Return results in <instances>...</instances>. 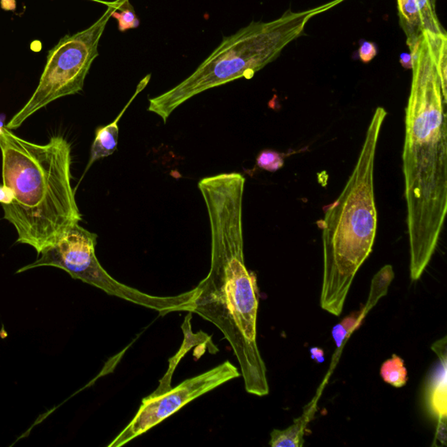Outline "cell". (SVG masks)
<instances>
[{
  "instance_id": "1",
  "label": "cell",
  "mask_w": 447,
  "mask_h": 447,
  "mask_svg": "<svg viewBox=\"0 0 447 447\" xmlns=\"http://www.w3.org/2000/svg\"><path fill=\"white\" fill-rule=\"evenodd\" d=\"M245 180L231 173L203 178L199 189L209 216V274L195 288L192 313L214 323L240 365L245 388L255 396L269 393L267 368L257 345L258 288L245 264L243 196Z\"/></svg>"
},
{
  "instance_id": "2",
  "label": "cell",
  "mask_w": 447,
  "mask_h": 447,
  "mask_svg": "<svg viewBox=\"0 0 447 447\" xmlns=\"http://www.w3.org/2000/svg\"><path fill=\"white\" fill-rule=\"evenodd\" d=\"M446 35L424 31L410 48L412 81L402 159L412 281L429 265L447 214V88L438 68Z\"/></svg>"
},
{
  "instance_id": "3",
  "label": "cell",
  "mask_w": 447,
  "mask_h": 447,
  "mask_svg": "<svg viewBox=\"0 0 447 447\" xmlns=\"http://www.w3.org/2000/svg\"><path fill=\"white\" fill-rule=\"evenodd\" d=\"M0 151L3 185L13 193L12 203L2 206L3 219L16 229L18 243L40 255L81 221L71 182V145L61 136L32 143L5 127Z\"/></svg>"
},
{
  "instance_id": "4",
  "label": "cell",
  "mask_w": 447,
  "mask_h": 447,
  "mask_svg": "<svg viewBox=\"0 0 447 447\" xmlns=\"http://www.w3.org/2000/svg\"><path fill=\"white\" fill-rule=\"evenodd\" d=\"M387 112L376 109L359 159L344 190L324 208L319 221L323 247L321 307L339 316L359 268L371 255L378 229L374 170L380 133Z\"/></svg>"
},
{
  "instance_id": "5",
  "label": "cell",
  "mask_w": 447,
  "mask_h": 447,
  "mask_svg": "<svg viewBox=\"0 0 447 447\" xmlns=\"http://www.w3.org/2000/svg\"><path fill=\"white\" fill-rule=\"evenodd\" d=\"M342 1L335 0L301 13L288 11L277 20L252 22L234 35L225 37L191 76L170 91L150 99L148 111L166 122L175 110L201 93L241 78L251 79L274 62L286 45L303 35L310 18Z\"/></svg>"
},
{
  "instance_id": "6",
  "label": "cell",
  "mask_w": 447,
  "mask_h": 447,
  "mask_svg": "<svg viewBox=\"0 0 447 447\" xmlns=\"http://www.w3.org/2000/svg\"><path fill=\"white\" fill-rule=\"evenodd\" d=\"M96 243L98 236L77 224L52 247L40 253L42 256L38 260L21 268L16 274L40 267L61 268L74 279L95 286L110 296L153 309L162 315L171 312L191 311L195 289L175 296H156L122 284L100 265L95 255Z\"/></svg>"
},
{
  "instance_id": "7",
  "label": "cell",
  "mask_w": 447,
  "mask_h": 447,
  "mask_svg": "<svg viewBox=\"0 0 447 447\" xmlns=\"http://www.w3.org/2000/svg\"><path fill=\"white\" fill-rule=\"evenodd\" d=\"M120 0L108 4L103 16L83 31L66 35L50 51L38 87L25 105L5 127L16 129L27 119L48 104L83 91L86 77L99 54L98 46L104 30Z\"/></svg>"
},
{
  "instance_id": "8",
  "label": "cell",
  "mask_w": 447,
  "mask_h": 447,
  "mask_svg": "<svg viewBox=\"0 0 447 447\" xmlns=\"http://www.w3.org/2000/svg\"><path fill=\"white\" fill-rule=\"evenodd\" d=\"M240 376L238 368L226 361L204 373L185 380L160 396L144 397L132 422L108 446L120 447L127 444L173 415L190 402Z\"/></svg>"
},
{
  "instance_id": "9",
  "label": "cell",
  "mask_w": 447,
  "mask_h": 447,
  "mask_svg": "<svg viewBox=\"0 0 447 447\" xmlns=\"http://www.w3.org/2000/svg\"><path fill=\"white\" fill-rule=\"evenodd\" d=\"M446 338L433 346L439 356L441 364L436 368L433 377L428 382L426 403L428 410L438 421L437 439L446 444Z\"/></svg>"
},
{
  "instance_id": "10",
  "label": "cell",
  "mask_w": 447,
  "mask_h": 447,
  "mask_svg": "<svg viewBox=\"0 0 447 447\" xmlns=\"http://www.w3.org/2000/svg\"><path fill=\"white\" fill-rule=\"evenodd\" d=\"M192 312H189L187 316H186L184 323L182 325V332L185 335V340L182 342L180 352L175 355L173 359L169 360V368L163 378L160 380L159 385L153 393L151 394V397L160 396L163 393H167L171 389V380H173L175 370L180 364L182 357L187 354L190 349L195 347V346L206 345L207 349L211 354H215L219 352L217 346L212 342L211 337L206 333L200 332L195 334L192 333L191 326Z\"/></svg>"
},
{
  "instance_id": "11",
  "label": "cell",
  "mask_w": 447,
  "mask_h": 447,
  "mask_svg": "<svg viewBox=\"0 0 447 447\" xmlns=\"http://www.w3.org/2000/svg\"><path fill=\"white\" fill-rule=\"evenodd\" d=\"M150 77L151 76H148L144 80L141 81L139 87H137L135 95H134L129 102L127 103L124 109L118 115V117L115 121L96 130L95 139L91 147V158H89L88 166L86 168L85 173H87L93 163L99 159L107 158V156L113 154L115 151L117 150L119 136L118 122L120 121L122 115L124 114V112L128 109V107L132 104L134 99L137 98V95L146 87Z\"/></svg>"
},
{
  "instance_id": "12",
  "label": "cell",
  "mask_w": 447,
  "mask_h": 447,
  "mask_svg": "<svg viewBox=\"0 0 447 447\" xmlns=\"http://www.w3.org/2000/svg\"><path fill=\"white\" fill-rule=\"evenodd\" d=\"M315 403L309 405L308 411L294 420L291 426L285 430H274L271 433L269 445L273 447H301L304 444V433L309 420L315 413Z\"/></svg>"
},
{
  "instance_id": "13",
  "label": "cell",
  "mask_w": 447,
  "mask_h": 447,
  "mask_svg": "<svg viewBox=\"0 0 447 447\" xmlns=\"http://www.w3.org/2000/svg\"><path fill=\"white\" fill-rule=\"evenodd\" d=\"M400 24L407 36L409 48L412 47L424 32L422 21L415 0H397Z\"/></svg>"
},
{
  "instance_id": "14",
  "label": "cell",
  "mask_w": 447,
  "mask_h": 447,
  "mask_svg": "<svg viewBox=\"0 0 447 447\" xmlns=\"http://www.w3.org/2000/svg\"><path fill=\"white\" fill-rule=\"evenodd\" d=\"M380 375L383 381L396 388L405 386L408 380L404 361L397 355H393L390 359L383 364Z\"/></svg>"
},
{
  "instance_id": "15",
  "label": "cell",
  "mask_w": 447,
  "mask_h": 447,
  "mask_svg": "<svg viewBox=\"0 0 447 447\" xmlns=\"http://www.w3.org/2000/svg\"><path fill=\"white\" fill-rule=\"evenodd\" d=\"M415 2L422 21L424 31L431 32L434 35H446L436 15L435 0H415Z\"/></svg>"
},
{
  "instance_id": "16",
  "label": "cell",
  "mask_w": 447,
  "mask_h": 447,
  "mask_svg": "<svg viewBox=\"0 0 447 447\" xmlns=\"http://www.w3.org/2000/svg\"><path fill=\"white\" fill-rule=\"evenodd\" d=\"M394 273L393 267L387 265L378 272L372 281L371 294L366 305L368 310L374 306L380 297L385 296L390 283L393 281Z\"/></svg>"
},
{
  "instance_id": "17",
  "label": "cell",
  "mask_w": 447,
  "mask_h": 447,
  "mask_svg": "<svg viewBox=\"0 0 447 447\" xmlns=\"http://www.w3.org/2000/svg\"><path fill=\"white\" fill-rule=\"evenodd\" d=\"M112 18L118 21V28L120 32L139 27V18L137 17L135 10L129 0H120V7L114 11Z\"/></svg>"
},
{
  "instance_id": "18",
  "label": "cell",
  "mask_w": 447,
  "mask_h": 447,
  "mask_svg": "<svg viewBox=\"0 0 447 447\" xmlns=\"http://www.w3.org/2000/svg\"><path fill=\"white\" fill-rule=\"evenodd\" d=\"M286 153L273 150H264L257 156L256 165L260 169L275 173L284 166Z\"/></svg>"
},
{
  "instance_id": "19",
  "label": "cell",
  "mask_w": 447,
  "mask_h": 447,
  "mask_svg": "<svg viewBox=\"0 0 447 447\" xmlns=\"http://www.w3.org/2000/svg\"><path fill=\"white\" fill-rule=\"evenodd\" d=\"M378 54L377 47L374 43L366 42H361L359 48V56L361 61L364 63H368L375 58Z\"/></svg>"
},
{
  "instance_id": "20",
  "label": "cell",
  "mask_w": 447,
  "mask_h": 447,
  "mask_svg": "<svg viewBox=\"0 0 447 447\" xmlns=\"http://www.w3.org/2000/svg\"><path fill=\"white\" fill-rule=\"evenodd\" d=\"M13 199V193L12 190L7 186L1 185H0V204H8L12 203Z\"/></svg>"
},
{
  "instance_id": "21",
  "label": "cell",
  "mask_w": 447,
  "mask_h": 447,
  "mask_svg": "<svg viewBox=\"0 0 447 447\" xmlns=\"http://www.w3.org/2000/svg\"><path fill=\"white\" fill-rule=\"evenodd\" d=\"M400 63L406 69H412L413 59L411 54L404 53L400 55Z\"/></svg>"
},
{
  "instance_id": "22",
  "label": "cell",
  "mask_w": 447,
  "mask_h": 447,
  "mask_svg": "<svg viewBox=\"0 0 447 447\" xmlns=\"http://www.w3.org/2000/svg\"><path fill=\"white\" fill-rule=\"evenodd\" d=\"M312 359H314L318 364H323L325 359H324V352L322 349L315 347L310 349Z\"/></svg>"
},
{
  "instance_id": "23",
  "label": "cell",
  "mask_w": 447,
  "mask_h": 447,
  "mask_svg": "<svg viewBox=\"0 0 447 447\" xmlns=\"http://www.w3.org/2000/svg\"><path fill=\"white\" fill-rule=\"evenodd\" d=\"M1 6L4 10H14L16 8L15 0H1Z\"/></svg>"
},
{
  "instance_id": "24",
  "label": "cell",
  "mask_w": 447,
  "mask_h": 447,
  "mask_svg": "<svg viewBox=\"0 0 447 447\" xmlns=\"http://www.w3.org/2000/svg\"><path fill=\"white\" fill-rule=\"evenodd\" d=\"M6 121V115L4 114L0 115V133H1L2 129L5 128V122Z\"/></svg>"
}]
</instances>
